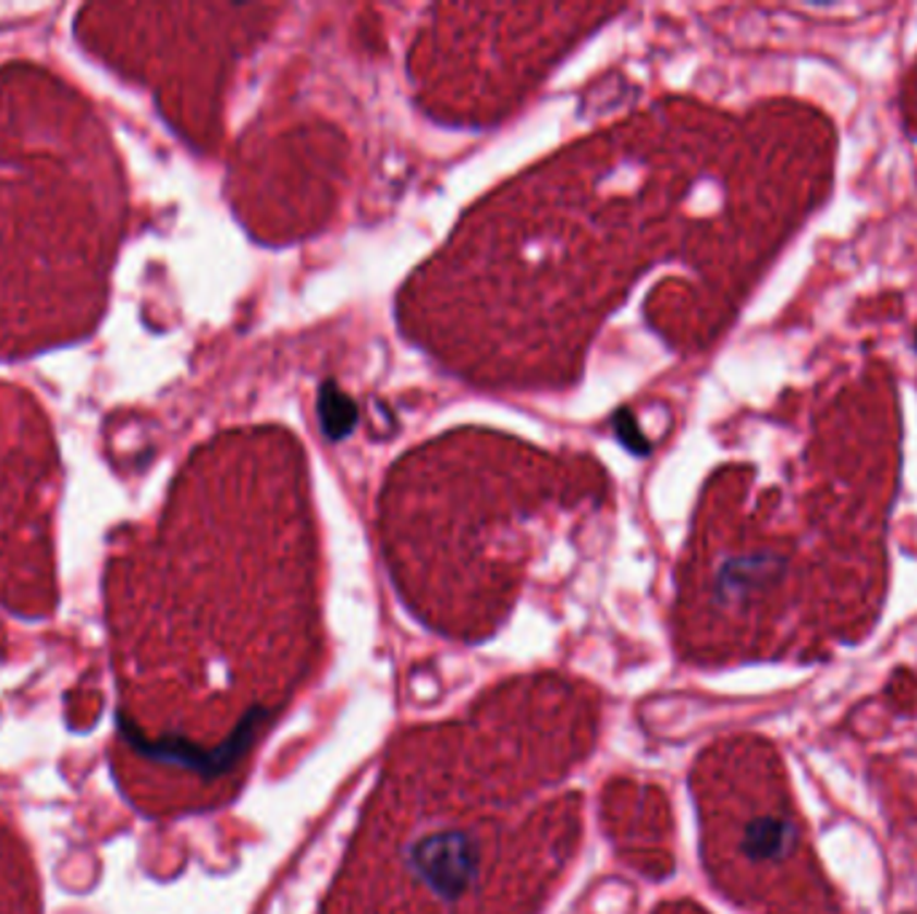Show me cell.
<instances>
[{"instance_id": "7a4b0ae2", "label": "cell", "mask_w": 917, "mask_h": 914, "mask_svg": "<svg viewBox=\"0 0 917 914\" xmlns=\"http://www.w3.org/2000/svg\"><path fill=\"white\" fill-rule=\"evenodd\" d=\"M915 349H917V333H915Z\"/></svg>"}, {"instance_id": "6da1fadb", "label": "cell", "mask_w": 917, "mask_h": 914, "mask_svg": "<svg viewBox=\"0 0 917 914\" xmlns=\"http://www.w3.org/2000/svg\"><path fill=\"white\" fill-rule=\"evenodd\" d=\"M322 413L328 416V422H325L328 424V432H333V435H341L346 427H350V422H354L352 405L346 403L344 398H339L333 389H330V403L322 405Z\"/></svg>"}]
</instances>
